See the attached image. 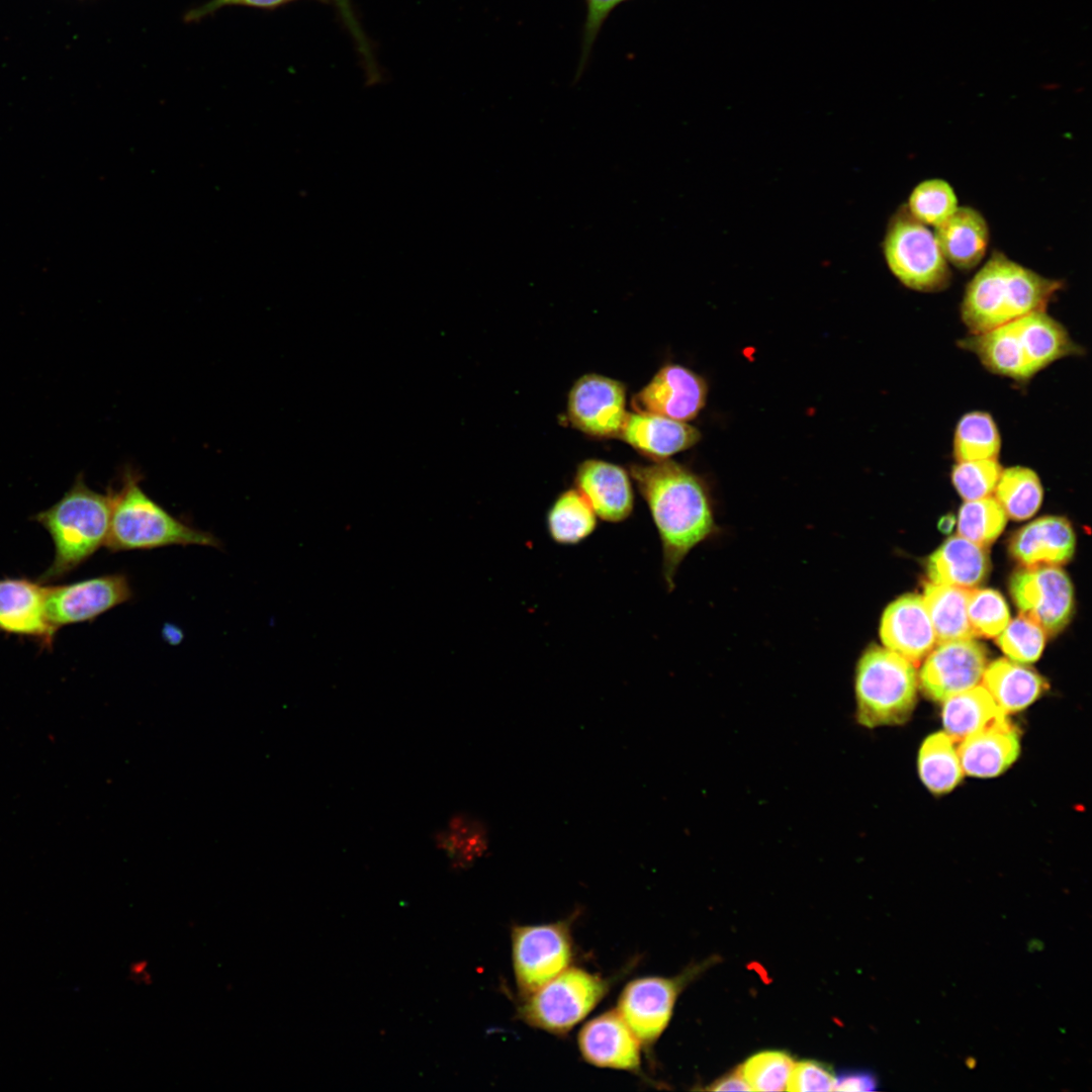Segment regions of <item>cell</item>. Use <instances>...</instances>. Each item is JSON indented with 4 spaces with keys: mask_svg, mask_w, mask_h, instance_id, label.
I'll use <instances>...</instances> for the list:
<instances>
[{
    "mask_svg": "<svg viewBox=\"0 0 1092 1092\" xmlns=\"http://www.w3.org/2000/svg\"><path fill=\"white\" fill-rule=\"evenodd\" d=\"M623 383L599 374H585L572 386L567 402L570 424L598 438L619 437L627 412Z\"/></svg>",
    "mask_w": 1092,
    "mask_h": 1092,
    "instance_id": "obj_12",
    "label": "cell"
},
{
    "mask_svg": "<svg viewBox=\"0 0 1092 1092\" xmlns=\"http://www.w3.org/2000/svg\"><path fill=\"white\" fill-rule=\"evenodd\" d=\"M491 833L485 821L469 812H457L434 834L438 850L453 869L465 870L486 856Z\"/></svg>",
    "mask_w": 1092,
    "mask_h": 1092,
    "instance_id": "obj_27",
    "label": "cell"
},
{
    "mask_svg": "<svg viewBox=\"0 0 1092 1092\" xmlns=\"http://www.w3.org/2000/svg\"><path fill=\"white\" fill-rule=\"evenodd\" d=\"M680 980L643 977L629 982L618 1000L617 1011L641 1045H651L667 1026Z\"/></svg>",
    "mask_w": 1092,
    "mask_h": 1092,
    "instance_id": "obj_14",
    "label": "cell"
},
{
    "mask_svg": "<svg viewBox=\"0 0 1092 1092\" xmlns=\"http://www.w3.org/2000/svg\"><path fill=\"white\" fill-rule=\"evenodd\" d=\"M112 493V509L105 547L110 551L149 550L171 545L218 547L211 533L193 528L169 514L141 487L131 471Z\"/></svg>",
    "mask_w": 1092,
    "mask_h": 1092,
    "instance_id": "obj_4",
    "label": "cell"
},
{
    "mask_svg": "<svg viewBox=\"0 0 1092 1092\" xmlns=\"http://www.w3.org/2000/svg\"><path fill=\"white\" fill-rule=\"evenodd\" d=\"M973 353L991 373L1016 382L1029 381L1033 375L1026 363L1013 321L989 331L970 334L958 342Z\"/></svg>",
    "mask_w": 1092,
    "mask_h": 1092,
    "instance_id": "obj_24",
    "label": "cell"
},
{
    "mask_svg": "<svg viewBox=\"0 0 1092 1092\" xmlns=\"http://www.w3.org/2000/svg\"><path fill=\"white\" fill-rule=\"evenodd\" d=\"M793 1067L788 1054L769 1051L750 1057L739 1070L753 1091H784Z\"/></svg>",
    "mask_w": 1092,
    "mask_h": 1092,
    "instance_id": "obj_37",
    "label": "cell"
},
{
    "mask_svg": "<svg viewBox=\"0 0 1092 1092\" xmlns=\"http://www.w3.org/2000/svg\"><path fill=\"white\" fill-rule=\"evenodd\" d=\"M996 643L1009 659L1030 663L1037 660L1043 650L1045 632L1030 619L1019 615L996 636Z\"/></svg>",
    "mask_w": 1092,
    "mask_h": 1092,
    "instance_id": "obj_38",
    "label": "cell"
},
{
    "mask_svg": "<svg viewBox=\"0 0 1092 1092\" xmlns=\"http://www.w3.org/2000/svg\"><path fill=\"white\" fill-rule=\"evenodd\" d=\"M47 586L23 577L0 579V631L50 646L57 629L46 610Z\"/></svg>",
    "mask_w": 1092,
    "mask_h": 1092,
    "instance_id": "obj_17",
    "label": "cell"
},
{
    "mask_svg": "<svg viewBox=\"0 0 1092 1092\" xmlns=\"http://www.w3.org/2000/svg\"><path fill=\"white\" fill-rule=\"evenodd\" d=\"M877 1088V1080L868 1072H848L835 1079L834 1090L836 1091H873Z\"/></svg>",
    "mask_w": 1092,
    "mask_h": 1092,
    "instance_id": "obj_44",
    "label": "cell"
},
{
    "mask_svg": "<svg viewBox=\"0 0 1092 1092\" xmlns=\"http://www.w3.org/2000/svg\"><path fill=\"white\" fill-rule=\"evenodd\" d=\"M1007 515L994 496L965 500L958 516L960 536L986 548L1004 530Z\"/></svg>",
    "mask_w": 1092,
    "mask_h": 1092,
    "instance_id": "obj_35",
    "label": "cell"
},
{
    "mask_svg": "<svg viewBox=\"0 0 1092 1092\" xmlns=\"http://www.w3.org/2000/svg\"><path fill=\"white\" fill-rule=\"evenodd\" d=\"M630 475L645 500L662 551V574L674 588L678 567L698 545L718 536L712 495L705 480L668 459L630 465Z\"/></svg>",
    "mask_w": 1092,
    "mask_h": 1092,
    "instance_id": "obj_1",
    "label": "cell"
},
{
    "mask_svg": "<svg viewBox=\"0 0 1092 1092\" xmlns=\"http://www.w3.org/2000/svg\"><path fill=\"white\" fill-rule=\"evenodd\" d=\"M332 1L335 3V5H336V7H337V9H338V11L340 13V16H341L342 20L344 21L345 25L349 29L351 35L353 36V38H354V40H355V42L357 44V49H358L359 53L362 55V57L364 59L369 81L371 83L377 81L378 77H379V74H378L377 67L375 65L374 59H373V55L371 53L369 42H368L363 30L361 29V27L359 25V22L356 19V16H355V14L353 12L350 0H332Z\"/></svg>",
    "mask_w": 1092,
    "mask_h": 1092,
    "instance_id": "obj_42",
    "label": "cell"
},
{
    "mask_svg": "<svg viewBox=\"0 0 1092 1092\" xmlns=\"http://www.w3.org/2000/svg\"><path fill=\"white\" fill-rule=\"evenodd\" d=\"M132 597L127 577L120 573L47 586L46 610L50 623L62 626L92 621Z\"/></svg>",
    "mask_w": 1092,
    "mask_h": 1092,
    "instance_id": "obj_10",
    "label": "cell"
},
{
    "mask_svg": "<svg viewBox=\"0 0 1092 1092\" xmlns=\"http://www.w3.org/2000/svg\"><path fill=\"white\" fill-rule=\"evenodd\" d=\"M982 680L983 687L1005 714L1024 710L1049 688L1037 672L1006 658L987 665Z\"/></svg>",
    "mask_w": 1092,
    "mask_h": 1092,
    "instance_id": "obj_26",
    "label": "cell"
},
{
    "mask_svg": "<svg viewBox=\"0 0 1092 1092\" xmlns=\"http://www.w3.org/2000/svg\"><path fill=\"white\" fill-rule=\"evenodd\" d=\"M1010 595L1020 615L1030 619L1048 635L1062 631L1074 610V589L1066 572L1057 565L1024 567L1010 579Z\"/></svg>",
    "mask_w": 1092,
    "mask_h": 1092,
    "instance_id": "obj_9",
    "label": "cell"
},
{
    "mask_svg": "<svg viewBox=\"0 0 1092 1092\" xmlns=\"http://www.w3.org/2000/svg\"><path fill=\"white\" fill-rule=\"evenodd\" d=\"M546 529L559 545H576L597 528V515L586 498L576 489L561 492L546 514Z\"/></svg>",
    "mask_w": 1092,
    "mask_h": 1092,
    "instance_id": "obj_31",
    "label": "cell"
},
{
    "mask_svg": "<svg viewBox=\"0 0 1092 1092\" xmlns=\"http://www.w3.org/2000/svg\"><path fill=\"white\" fill-rule=\"evenodd\" d=\"M1002 440L993 416L984 411L964 414L958 421L952 455L957 461L998 459Z\"/></svg>",
    "mask_w": 1092,
    "mask_h": 1092,
    "instance_id": "obj_32",
    "label": "cell"
},
{
    "mask_svg": "<svg viewBox=\"0 0 1092 1092\" xmlns=\"http://www.w3.org/2000/svg\"><path fill=\"white\" fill-rule=\"evenodd\" d=\"M619 438L646 457L661 461L696 445L701 433L687 422L635 412L627 413Z\"/></svg>",
    "mask_w": 1092,
    "mask_h": 1092,
    "instance_id": "obj_19",
    "label": "cell"
},
{
    "mask_svg": "<svg viewBox=\"0 0 1092 1092\" xmlns=\"http://www.w3.org/2000/svg\"><path fill=\"white\" fill-rule=\"evenodd\" d=\"M292 1L295 0H210L202 6L190 10L185 15V20L188 22L197 21L224 6L243 5L262 9H273ZM317 1L328 2V0Z\"/></svg>",
    "mask_w": 1092,
    "mask_h": 1092,
    "instance_id": "obj_43",
    "label": "cell"
},
{
    "mask_svg": "<svg viewBox=\"0 0 1092 1092\" xmlns=\"http://www.w3.org/2000/svg\"><path fill=\"white\" fill-rule=\"evenodd\" d=\"M1013 323L1033 376L1060 359L1084 354L1066 327L1046 310L1033 311Z\"/></svg>",
    "mask_w": 1092,
    "mask_h": 1092,
    "instance_id": "obj_23",
    "label": "cell"
},
{
    "mask_svg": "<svg viewBox=\"0 0 1092 1092\" xmlns=\"http://www.w3.org/2000/svg\"><path fill=\"white\" fill-rule=\"evenodd\" d=\"M942 703L944 732L954 742L1007 719V714L998 707L983 686L978 685L958 693Z\"/></svg>",
    "mask_w": 1092,
    "mask_h": 1092,
    "instance_id": "obj_28",
    "label": "cell"
},
{
    "mask_svg": "<svg viewBox=\"0 0 1092 1092\" xmlns=\"http://www.w3.org/2000/svg\"><path fill=\"white\" fill-rule=\"evenodd\" d=\"M709 1089L713 1091H751L740 1070L720 1079Z\"/></svg>",
    "mask_w": 1092,
    "mask_h": 1092,
    "instance_id": "obj_45",
    "label": "cell"
},
{
    "mask_svg": "<svg viewBox=\"0 0 1092 1092\" xmlns=\"http://www.w3.org/2000/svg\"><path fill=\"white\" fill-rule=\"evenodd\" d=\"M1064 281L993 250L965 287L960 313L970 334L992 330L1033 311L1045 310Z\"/></svg>",
    "mask_w": 1092,
    "mask_h": 1092,
    "instance_id": "obj_2",
    "label": "cell"
},
{
    "mask_svg": "<svg viewBox=\"0 0 1092 1092\" xmlns=\"http://www.w3.org/2000/svg\"><path fill=\"white\" fill-rule=\"evenodd\" d=\"M987 667V651L974 639L938 643L927 654L918 679L935 702L978 686Z\"/></svg>",
    "mask_w": 1092,
    "mask_h": 1092,
    "instance_id": "obj_11",
    "label": "cell"
},
{
    "mask_svg": "<svg viewBox=\"0 0 1092 1092\" xmlns=\"http://www.w3.org/2000/svg\"><path fill=\"white\" fill-rule=\"evenodd\" d=\"M628 0H584L586 13L582 27L581 54L575 80L581 76L588 61L594 42L611 12Z\"/></svg>",
    "mask_w": 1092,
    "mask_h": 1092,
    "instance_id": "obj_40",
    "label": "cell"
},
{
    "mask_svg": "<svg viewBox=\"0 0 1092 1092\" xmlns=\"http://www.w3.org/2000/svg\"><path fill=\"white\" fill-rule=\"evenodd\" d=\"M573 956L569 923L516 925L512 958L516 982L526 996L568 968Z\"/></svg>",
    "mask_w": 1092,
    "mask_h": 1092,
    "instance_id": "obj_8",
    "label": "cell"
},
{
    "mask_svg": "<svg viewBox=\"0 0 1092 1092\" xmlns=\"http://www.w3.org/2000/svg\"><path fill=\"white\" fill-rule=\"evenodd\" d=\"M960 742L958 753L963 770L976 778L1001 775L1020 752L1018 732L1008 719L977 731Z\"/></svg>",
    "mask_w": 1092,
    "mask_h": 1092,
    "instance_id": "obj_21",
    "label": "cell"
},
{
    "mask_svg": "<svg viewBox=\"0 0 1092 1092\" xmlns=\"http://www.w3.org/2000/svg\"><path fill=\"white\" fill-rule=\"evenodd\" d=\"M989 567L985 548L959 535L930 555L927 574L932 583L970 589L986 578Z\"/></svg>",
    "mask_w": 1092,
    "mask_h": 1092,
    "instance_id": "obj_25",
    "label": "cell"
},
{
    "mask_svg": "<svg viewBox=\"0 0 1092 1092\" xmlns=\"http://www.w3.org/2000/svg\"><path fill=\"white\" fill-rule=\"evenodd\" d=\"M835 1078L824 1065L806 1061L794 1064L787 1090L798 1092L832 1091Z\"/></svg>",
    "mask_w": 1092,
    "mask_h": 1092,
    "instance_id": "obj_41",
    "label": "cell"
},
{
    "mask_svg": "<svg viewBox=\"0 0 1092 1092\" xmlns=\"http://www.w3.org/2000/svg\"><path fill=\"white\" fill-rule=\"evenodd\" d=\"M917 765L923 785L935 795L949 793L963 780L958 749L945 732H936L924 739Z\"/></svg>",
    "mask_w": 1092,
    "mask_h": 1092,
    "instance_id": "obj_30",
    "label": "cell"
},
{
    "mask_svg": "<svg viewBox=\"0 0 1092 1092\" xmlns=\"http://www.w3.org/2000/svg\"><path fill=\"white\" fill-rule=\"evenodd\" d=\"M880 638L884 646L912 663L920 662L936 644L922 597L904 595L883 612Z\"/></svg>",
    "mask_w": 1092,
    "mask_h": 1092,
    "instance_id": "obj_16",
    "label": "cell"
},
{
    "mask_svg": "<svg viewBox=\"0 0 1092 1092\" xmlns=\"http://www.w3.org/2000/svg\"><path fill=\"white\" fill-rule=\"evenodd\" d=\"M609 981L583 969H565L525 996L520 1017L529 1025L553 1034H565L600 1003Z\"/></svg>",
    "mask_w": 1092,
    "mask_h": 1092,
    "instance_id": "obj_7",
    "label": "cell"
},
{
    "mask_svg": "<svg viewBox=\"0 0 1092 1092\" xmlns=\"http://www.w3.org/2000/svg\"><path fill=\"white\" fill-rule=\"evenodd\" d=\"M905 205L915 219L933 229L941 225L960 206L954 189L941 178L919 182Z\"/></svg>",
    "mask_w": 1092,
    "mask_h": 1092,
    "instance_id": "obj_34",
    "label": "cell"
},
{
    "mask_svg": "<svg viewBox=\"0 0 1092 1092\" xmlns=\"http://www.w3.org/2000/svg\"><path fill=\"white\" fill-rule=\"evenodd\" d=\"M882 251L891 273L911 290L939 292L951 283L950 265L933 232L915 219L905 203L888 220Z\"/></svg>",
    "mask_w": 1092,
    "mask_h": 1092,
    "instance_id": "obj_6",
    "label": "cell"
},
{
    "mask_svg": "<svg viewBox=\"0 0 1092 1092\" xmlns=\"http://www.w3.org/2000/svg\"><path fill=\"white\" fill-rule=\"evenodd\" d=\"M967 615L974 634L988 638L998 636L1010 621L1004 598L990 588L969 590Z\"/></svg>",
    "mask_w": 1092,
    "mask_h": 1092,
    "instance_id": "obj_36",
    "label": "cell"
},
{
    "mask_svg": "<svg viewBox=\"0 0 1092 1092\" xmlns=\"http://www.w3.org/2000/svg\"><path fill=\"white\" fill-rule=\"evenodd\" d=\"M1074 530L1063 517L1048 516L1032 521L1011 538L1009 550L1024 567L1061 565L1073 556Z\"/></svg>",
    "mask_w": 1092,
    "mask_h": 1092,
    "instance_id": "obj_20",
    "label": "cell"
},
{
    "mask_svg": "<svg viewBox=\"0 0 1092 1092\" xmlns=\"http://www.w3.org/2000/svg\"><path fill=\"white\" fill-rule=\"evenodd\" d=\"M574 483L601 520L621 523L632 515L634 492L629 474L621 466L585 460L576 469Z\"/></svg>",
    "mask_w": 1092,
    "mask_h": 1092,
    "instance_id": "obj_18",
    "label": "cell"
},
{
    "mask_svg": "<svg viewBox=\"0 0 1092 1092\" xmlns=\"http://www.w3.org/2000/svg\"><path fill=\"white\" fill-rule=\"evenodd\" d=\"M994 493L1007 517L1025 520L1039 509L1043 489L1034 470L1016 465L1002 469Z\"/></svg>",
    "mask_w": 1092,
    "mask_h": 1092,
    "instance_id": "obj_33",
    "label": "cell"
},
{
    "mask_svg": "<svg viewBox=\"0 0 1092 1092\" xmlns=\"http://www.w3.org/2000/svg\"><path fill=\"white\" fill-rule=\"evenodd\" d=\"M969 590L932 582L925 585L922 600L937 643L976 637L967 615Z\"/></svg>",
    "mask_w": 1092,
    "mask_h": 1092,
    "instance_id": "obj_29",
    "label": "cell"
},
{
    "mask_svg": "<svg viewBox=\"0 0 1092 1092\" xmlns=\"http://www.w3.org/2000/svg\"><path fill=\"white\" fill-rule=\"evenodd\" d=\"M953 525H954L953 516L946 515V516L941 518V520H940V522L938 524V528L943 533H949L952 530Z\"/></svg>",
    "mask_w": 1092,
    "mask_h": 1092,
    "instance_id": "obj_47",
    "label": "cell"
},
{
    "mask_svg": "<svg viewBox=\"0 0 1092 1092\" xmlns=\"http://www.w3.org/2000/svg\"><path fill=\"white\" fill-rule=\"evenodd\" d=\"M577 1043L584 1061L593 1066L629 1072L640 1068L641 1043L617 1010L587 1021Z\"/></svg>",
    "mask_w": 1092,
    "mask_h": 1092,
    "instance_id": "obj_15",
    "label": "cell"
},
{
    "mask_svg": "<svg viewBox=\"0 0 1092 1092\" xmlns=\"http://www.w3.org/2000/svg\"><path fill=\"white\" fill-rule=\"evenodd\" d=\"M129 973L132 979L136 983H143L148 985L152 982L151 974L148 972V963L146 961H136L130 964Z\"/></svg>",
    "mask_w": 1092,
    "mask_h": 1092,
    "instance_id": "obj_46",
    "label": "cell"
},
{
    "mask_svg": "<svg viewBox=\"0 0 1092 1092\" xmlns=\"http://www.w3.org/2000/svg\"><path fill=\"white\" fill-rule=\"evenodd\" d=\"M1002 469L998 459L957 461L951 482L965 500L987 497L994 493Z\"/></svg>",
    "mask_w": 1092,
    "mask_h": 1092,
    "instance_id": "obj_39",
    "label": "cell"
},
{
    "mask_svg": "<svg viewBox=\"0 0 1092 1092\" xmlns=\"http://www.w3.org/2000/svg\"><path fill=\"white\" fill-rule=\"evenodd\" d=\"M933 234L947 263L966 272L981 264L990 242L985 216L972 206H959Z\"/></svg>",
    "mask_w": 1092,
    "mask_h": 1092,
    "instance_id": "obj_22",
    "label": "cell"
},
{
    "mask_svg": "<svg viewBox=\"0 0 1092 1092\" xmlns=\"http://www.w3.org/2000/svg\"><path fill=\"white\" fill-rule=\"evenodd\" d=\"M708 384L693 370L676 364L660 368L632 398L636 413L652 414L689 422L706 404Z\"/></svg>",
    "mask_w": 1092,
    "mask_h": 1092,
    "instance_id": "obj_13",
    "label": "cell"
},
{
    "mask_svg": "<svg viewBox=\"0 0 1092 1092\" xmlns=\"http://www.w3.org/2000/svg\"><path fill=\"white\" fill-rule=\"evenodd\" d=\"M855 718L866 728L905 723L915 708L918 673L912 662L877 644L860 654L854 670Z\"/></svg>",
    "mask_w": 1092,
    "mask_h": 1092,
    "instance_id": "obj_5",
    "label": "cell"
},
{
    "mask_svg": "<svg viewBox=\"0 0 1092 1092\" xmlns=\"http://www.w3.org/2000/svg\"><path fill=\"white\" fill-rule=\"evenodd\" d=\"M112 509V493L102 494L78 476L65 494L34 520L51 535L55 557L39 578H62L105 546Z\"/></svg>",
    "mask_w": 1092,
    "mask_h": 1092,
    "instance_id": "obj_3",
    "label": "cell"
}]
</instances>
